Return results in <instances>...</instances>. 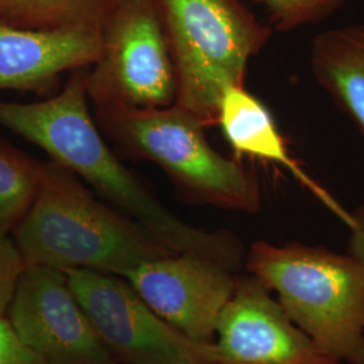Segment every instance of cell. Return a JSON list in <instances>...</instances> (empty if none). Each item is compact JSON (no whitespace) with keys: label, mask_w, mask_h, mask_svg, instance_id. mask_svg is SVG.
I'll return each mask as SVG.
<instances>
[{"label":"cell","mask_w":364,"mask_h":364,"mask_svg":"<svg viewBox=\"0 0 364 364\" xmlns=\"http://www.w3.org/2000/svg\"><path fill=\"white\" fill-rule=\"evenodd\" d=\"M25 267V262L14 240L13 234L0 228V312L7 313Z\"/></svg>","instance_id":"e0dca14e"},{"label":"cell","mask_w":364,"mask_h":364,"mask_svg":"<svg viewBox=\"0 0 364 364\" xmlns=\"http://www.w3.org/2000/svg\"><path fill=\"white\" fill-rule=\"evenodd\" d=\"M170 364H186V363H170Z\"/></svg>","instance_id":"ffe728a7"},{"label":"cell","mask_w":364,"mask_h":364,"mask_svg":"<svg viewBox=\"0 0 364 364\" xmlns=\"http://www.w3.org/2000/svg\"><path fill=\"white\" fill-rule=\"evenodd\" d=\"M72 293L117 359L131 364H227L213 341L188 338L117 275L64 272Z\"/></svg>","instance_id":"52a82bcc"},{"label":"cell","mask_w":364,"mask_h":364,"mask_svg":"<svg viewBox=\"0 0 364 364\" xmlns=\"http://www.w3.org/2000/svg\"><path fill=\"white\" fill-rule=\"evenodd\" d=\"M236 275L213 260L171 254L150 260L124 277L144 302L188 338L212 341Z\"/></svg>","instance_id":"9c48e42d"},{"label":"cell","mask_w":364,"mask_h":364,"mask_svg":"<svg viewBox=\"0 0 364 364\" xmlns=\"http://www.w3.org/2000/svg\"><path fill=\"white\" fill-rule=\"evenodd\" d=\"M11 234L25 266L61 272L84 269L124 278L146 262L174 254L52 159L42 162L36 197Z\"/></svg>","instance_id":"7a4b0ae2"},{"label":"cell","mask_w":364,"mask_h":364,"mask_svg":"<svg viewBox=\"0 0 364 364\" xmlns=\"http://www.w3.org/2000/svg\"><path fill=\"white\" fill-rule=\"evenodd\" d=\"M176 75V103L218 124L221 95L245 85L248 61L274 30L240 0H154Z\"/></svg>","instance_id":"5b68a950"},{"label":"cell","mask_w":364,"mask_h":364,"mask_svg":"<svg viewBox=\"0 0 364 364\" xmlns=\"http://www.w3.org/2000/svg\"><path fill=\"white\" fill-rule=\"evenodd\" d=\"M348 228L351 231L348 254L364 269V204L351 212V223Z\"/></svg>","instance_id":"d6986e66"},{"label":"cell","mask_w":364,"mask_h":364,"mask_svg":"<svg viewBox=\"0 0 364 364\" xmlns=\"http://www.w3.org/2000/svg\"><path fill=\"white\" fill-rule=\"evenodd\" d=\"M90 66L70 72L61 92L33 105L0 102V126L23 136L50 159L88 182L174 254L213 260L230 272L245 266L246 250L230 231H205L176 218L126 169L88 109Z\"/></svg>","instance_id":"6da1fadb"},{"label":"cell","mask_w":364,"mask_h":364,"mask_svg":"<svg viewBox=\"0 0 364 364\" xmlns=\"http://www.w3.org/2000/svg\"><path fill=\"white\" fill-rule=\"evenodd\" d=\"M87 95L95 108H168L176 75L154 0H119L102 30Z\"/></svg>","instance_id":"8992f818"},{"label":"cell","mask_w":364,"mask_h":364,"mask_svg":"<svg viewBox=\"0 0 364 364\" xmlns=\"http://www.w3.org/2000/svg\"><path fill=\"white\" fill-rule=\"evenodd\" d=\"M102 50V31H37L0 25V91L49 95L60 76L91 66Z\"/></svg>","instance_id":"8fae6325"},{"label":"cell","mask_w":364,"mask_h":364,"mask_svg":"<svg viewBox=\"0 0 364 364\" xmlns=\"http://www.w3.org/2000/svg\"><path fill=\"white\" fill-rule=\"evenodd\" d=\"M245 267L326 355L341 364H364V269L350 254L258 240Z\"/></svg>","instance_id":"3957f363"},{"label":"cell","mask_w":364,"mask_h":364,"mask_svg":"<svg viewBox=\"0 0 364 364\" xmlns=\"http://www.w3.org/2000/svg\"><path fill=\"white\" fill-rule=\"evenodd\" d=\"M0 364H46L18 336L6 313L0 312Z\"/></svg>","instance_id":"ac0fdd59"},{"label":"cell","mask_w":364,"mask_h":364,"mask_svg":"<svg viewBox=\"0 0 364 364\" xmlns=\"http://www.w3.org/2000/svg\"><path fill=\"white\" fill-rule=\"evenodd\" d=\"M218 124L237 159L250 156L282 166L338 215L347 227L350 225L351 213L341 208L338 201L290 156L287 139L279 132L272 112L245 85L228 87L223 92L218 108Z\"/></svg>","instance_id":"7c38bea8"},{"label":"cell","mask_w":364,"mask_h":364,"mask_svg":"<svg viewBox=\"0 0 364 364\" xmlns=\"http://www.w3.org/2000/svg\"><path fill=\"white\" fill-rule=\"evenodd\" d=\"M269 16L275 31L287 33L313 26L340 10L347 0H255Z\"/></svg>","instance_id":"2e32d148"},{"label":"cell","mask_w":364,"mask_h":364,"mask_svg":"<svg viewBox=\"0 0 364 364\" xmlns=\"http://www.w3.org/2000/svg\"><path fill=\"white\" fill-rule=\"evenodd\" d=\"M7 317L21 340L46 364H117L61 270L26 266Z\"/></svg>","instance_id":"ba28073f"},{"label":"cell","mask_w":364,"mask_h":364,"mask_svg":"<svg viewBox=\"0 0 364 364\" xmlns=\"http://www.w3.org/2000/svg\"><path fill=\"white\" fill-rule=\"evenodd\" d=\"M41 166L42 162L0 142V228L13 232L26 215L38 189Z\"/></svg>","instance_id":"9a60e30c"},{"label":"cell","mask_w":364,"mask_h":364,"mask_svg":"<svg viewBox=\"0 0 364 364\" xmlns=\"http://www.w3.org/2000/svg\"><path fill=\"white\" fill-rule=\"evenodd\" d=\"M309 58L317 84L364 138V22L318 33Z\"/></svg>","instance_id":"4fadbf2b"},{"label":"cell","mask_w":364,"mask_h":364,"mask_svg":"<svg viewBox=\"0 0 364 364\" xmlns=\"http://www.w3.org/2000/svg\"><path fill=\"white\" fill-rule=\"evenodd\" d=\"M95 119L122 153L156 164L189 201L259 212L262 193L254 170L218 153L207 141V127L181 107L95 108Z\"/></svg>","instance_id":"277c9868"},{"label":"cell","mask_w":364,"mask_h":364,"mask_svg":"<svg viewBox=\"0 0 364 364\" xmlns=\"http://www.w3.org/2000/svg\"><path fill=\"white\" fill-rule=\"evenodd\" d=\"M216 335L227 364H341L318 348L251 274L236 278Z\"/></svg>","instance_id":"30bf717a"},{"label":"cell","mask_w":364,"mask_h":364,"mask_svg":"<svg viewBox=\"0 0 364 364\" xmlns=\"http://www.w3.org/2000/svg\"><path fill=\"white\" fill-rule=\"evenodd\" d=\"M119 0H0V25L37 30L102 31Z\"/></svg>","instance_id":"5bb4252c"}]
</instances>
